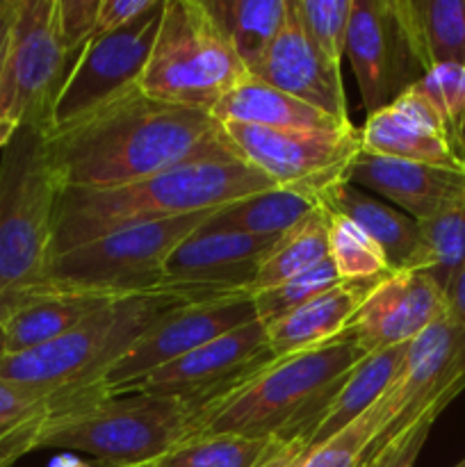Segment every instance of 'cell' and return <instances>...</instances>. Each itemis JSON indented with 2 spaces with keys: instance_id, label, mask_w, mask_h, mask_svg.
I'll return each instance as SVG.
<instances>
[{
  "instance_id": "cell-47",
  "label": "cell",
  "mask_w": 465,
  "mask_h": 467,
  "mask_svg": "<svg viewBox=\"0 0 465 467\" xmlns=\"http://www.w3.org/2000/svg\"><path fill=\"white\" fill-rule=\"evenodd\" d=\"M454 467H465V459H463V461H459V463H456Z\"/></svg>"
},
{
  "instance_id": "cell-38",
  "label": "cell",
  "mask_w": 465,
  "mask_h": 467,
  "mask_svg": "<svg viewBox=\"0 0 465 467\" xmlns=\"http://www.w3.org/2000/svg\"><path fill=\"white\" fill-rule=\"evenodd\" d=\"M98 5L100 0H55L59 36L73 64L94 36Z\"/></svg>"
},
{
  "instance_id": "cell-34",
  "label": "cell",
  "mask_w": 465,
  "mask_h": 467,
  "mask_svg": "<svg viewBox=\"0 0 465 467\" xmlns=\"http://www.w3.org/2000/svg\"><path fill=\"white\" fill-rule=\"evenodd\" d=\"M351 5L354 0H292V12L301 30L328 59V64L340 71L346 48V32H349Z\"/></svg>"
},
{
  "instance_id": "cell-30",
  "label": "cell",
  "mask_w": 465,
  "mask_h": 467,
  "mask_svg": "<svg viewBox=\"0 0 465 467\" xmlns=\"http://www.w3.org/2000/svg\"><path fill=\"white\" fill-rule=\"evenodd\" d=\"M418 249L406 269L424 272L447 295L465 267V196L427 222H418Z\"/></svg>"
},
{
  "instance_id": "cell-20",
  "label": "cell",
  "mask_w": 465,
  "mask_h": 467,
  "mask_svg": "<svg viewBox=\"0 0 465 467\" xmlns=\"http://www.w3.org/2000/svg\"><path fill=\"white\" fill-rule=\"evenodd\" d=\"M346 181L392 201L415 222H427L465 196V169L386 158L365 150L354 158Z\"/></svg>"
},
{
  "instance_id": "cell-37",
  "label": "cell",
  "mask_w": 465,
  "mask_h": 467,
  "mask_svg": "<svg viewBox=\"0 0 465 467\" xmlns=\"http://www.w3.org/2000/svg\"><path fill=\"white\" fill-rule=\"evenodd\" d=\"M377 409V406H374ZM374 409L360 415L356 422L342 429L340 433L331 436L328 441L319 442L310 450L304 467H360L365 450L377 429V415Z\"/></svg>"
},
{
  "instance_id": "cell-15",
  "label": "cell",
  "mask_w": 465,
  "mask_h": 467,
  "mask_svg": "<svg viewBox=\"0 0 465 467\" xmlns=\"http://www.w3.org/2000/svg\"><path fill=\"white\" fill-rule=\"evenodd\" d=\"M345 57L367 114L390 105L424 76L395 0H354Z\"/></svg>"
},
{
  "instance_id": "cell-31",
  "label": "cell",
  "mask_w": 465,
  "mask_h": 467,
  "mask_svg": "<svg viewBox=\"0 0 465 467\" xmlns=\"http://www.w3.org/2000/svg\"><path fill=\"white\" fill-rule=\"evenodd\" d=\"M324 260H328V214L317 208L269 249L249 292L255 295L281 285L287 278L299 276Z\"/></svg>"
},
{
  "instance_id": "cell-17",
  "label": "cell",
  "mask_w": 465,
  "mask_h": 467,
  "mask_svg": "<svg viewBox=\"0 0 465 467\" xmlns=\"http://www.w3.org/2000/svg\"><path fill=\"white\" fill-rule=\"evenodd\" d=\"M447 315V295L418 269H392L365 295L349 324L363 354L408 345Z\"/></svg>"
},
{
  "instance_id": "cell-43",
  "label": "cell",
  "mask_w": 465,
  "mask_h": 467,
  "mask_svg": "<svg viewBox=\"0 0 465 467\" xmlns=\"http://www.w3.org/2000/svg\"><path fill=\"white\" fill-rule=\"evenodd\" d=\"M447 315L465 328V267L447 290Z\"/></svg>"
},
{
  "instance_id": "cell-28",
  "label": "cell",
  "mask_w": 465,
  "mask_h": 467,
  "mask_svg": "<svg viewBox=\"0 0 465 467\" xmlns=\"http://www.w3.org/2000/svg\"><path fill=\"white\" fill-rule=\"evenodd\" d=\"M319 208L317 199L301 192L272 187L217 208L203 223V231H231L255 237H278L304 222Z\"/></svg>"
},
{
  "instance_id": "cell-44",
  "label": "cell",
  "mask_w": 465,
  "mask_h": 467,
  "mask_svg": "<svg viewBox=\"0 0 465 467\" xmlns=\"http://www.w3.org/2000/svg\"><path fill=\"white\" fill-rule=\"evenodd\" d=\"M14 130H16V123L12 121H5V119H0V150L7 146V141L12 140Z\"/></svg>"
},
{
  "instance_id": "cell-41",
  "label": "cell",
  "mask_w": 465,
  "mask_h": 467,
  "mask_svg": "<svg viewBox=\"0 0 465 467\" xmlns=\"http://www.w3.org/2000/svg\"><path fill=\"white\" fill-rule=\"evenodd\" d=\"M310 450L313 445L308 436H294L290 441L278 442L255 467H304Z\"/></svg>"
},
{
  "instance_id": "cell-40",
  "label": "cell",
  "mask_w": 465,
  "mask_h": 467,
  "mask_svg": "<svg viewBox=\"0 0 465 467\" xmlns=\"http://www.w3.org/2000/svg\"><path fill=\"white\" fill-rule=\"evenodd\" d=\"M158 0H100L98 16H96L94 36L109 35L114 30H121L137 16L149 12ZM91 36V39H94Z\"/></svg>"
},
{
  "instance_id": "cell-36",
  "label": "cell",
  "mask_w": 465,
  "mask_h": 467,
  "mask_svg": "<svg viewBox=\"0 0 465 467\" xmlns=\"http://www.w3.org/2000/svg\"><path fill=\"white\" fill-rule=\"evenodd\" d=\"M415 89L422 91L440 114L451 146L465 160V67L463 64H442L424 73Z\"/></svg>"
},
{
  "instance_id": "cell-7",
  "label": "cell",
  "mask_w": 465,
  "mask_h": 467,
  "mask_svg": "<svg viewBox=\"0 0 465 467\" xmlns=\"http://www.w3.org/2000/svg\"><path fill=\"white\" fill-rule=\"evenodd\" d=\"M246 73L205 0H164L158 36L137 87L155 100L212 117L219 100Z\"/></svg>"
},
{
  "instance_id": "cell-19",
  "label": "cell",
  "mask_w": 465,
  "mask_h": 467,
  "mask_svg": "<svg viewBox=\"0 0 465 467\" xmlns=\"http://www.w3.org/2000/svg\"><path fill=\"white\" fill-rule=\"evenodd\" d=\"M249 73L340 121L351 123L342 71L331 67L328 59L315 48L308 35L301 30L294 12H290L281 35L249 68Z\"/></svg>"
},
{
  "instance_id": "cell-42",
  "label": "cell",
  "mask_w": 465,
  "mask_h": 467,
  "mask_svg": "<svg viewBox=\"0 0 465 467\" xmlns=\"http://www.w3.org/2000/svg\"><path fill=\"white\" fill-rule=\"evenodd\" d=\"M16 7H18V0H0V82H3L5 64H7V55H9V44H12Z\"/></svg>"
},
{
  "instance_id": "cell-45",
  "label": "cell",
  "mask_w": 465,
  "mask_h": 467,
  "mask_svg": "<svg viewBox=\"0 0 465 467\" xmlns=\"http://www.w3.org/2000/svg\"><path fill=\"white\" fill-rule=\"evenodd\" d=\"M5 356V333H3V327H0V358Z\"/></svg>"
},
{
  "instance_id": "cell-29",
  "label": "cell",
  "mask_w": 465,
  "mask_h": 467,
  "mask_svg": "<svg viewBox=\"0 0 465 467\" xmlns=\"http://www.w3.org/2000/svg\"><path fill=\"white\" fill-rule=\"evenodd\" d=\"M246 71L285 27L292 0H205Z\"/></svg>"
},
{
  "instance_id": "cell-8",
  "label": "cell",
  "mask_w": 465,
  "mask_h": 467,
  "mask_svg": "<svg viewBox=\"0 0 465 467\" xmlns=\"http://www.w3.org/2000/svg\"><path fill=\"white\" fill-rule=\"evenodd\" d=\"M214 210L121 228L50 260L41 292L123 299L162 285L164 265L181 242L199 231Z\"/></svg>"
},
{
  "instance_id": "cell-4",
  "label": "cell",
  "mask_w": 465,
  "mask_h": 467,
  "mask_svg": "<svg viewBox=\"0 0 465 467\" xmlns=\"http://www.w3.org/2000/svg\"><path fill=\"white\" fill-rule=\"evenodd\" d=\"M59 187L46 132L16 126L0 160V327L44 287Z\"/></svg>"
},
{
  "instance_id": "cell-39",
  "label": "cell",
  "mask_w": 465,
  "mask_h": 467,
  "mask_svg": "<svg viewBox=\"0 0 465 467\" xmlns=\"http://www.w3.org/2000/svg\"><path fill=\"white\" fill-rule=\"evenodd\" d=\"M440 413L442 410L438 409L424 413L413 427L406 429L401 436H397L390 445L383 447V450L363 467H415L419 451H422L424 442H427L429 438V431H431L433 422H436Z\"/></svg>"
},
{
  "instance_id": "cell-35",
  "label": "cell",
  "mask_w": 465,
  "mask_h": 467,
  "mask_svg": "<svg viewBox=\"0 0 465 467\" xmlns=\"http://www.w3.org/2000/svg\"><path fill=\"white\" fill-rule=\"evenodd\" d=\"M337 283H342V278L337 276L336 267H333L331 258H328L324 260L322 265H317V267L299 274V276L287 278L281 285L255 292V315H258V319L263 324H272L276 322V319L285 317L292 310L301 308L304 304L313 301L315 296L324 295L326 290L336 287Z\"/></svg>"
},
{
  "instance_id": "cell-21",
  "label": "cell",
  "mask_w": 465,
  "mask_h": 467,
  "mask_svg": "<svg viewBox=\"0 0 465 467\" xmlns=\"http://www.w3.org/2000/svg\"><path fill=\"white\" fill-rule=\"evenodd\" d=\"M103 383L87 388H35L0 379V467L39 450V438L50 418L71 406L105 395Z\"/></svg>"
},
{
  "instance_id": "cell-32",
  "label": "cell",
  "mask_w": 465,
  "mask_h": 467,
  "mask_svg": "<svg viewBox=\"0 0 465 467\" xmlns=\"http://www.w3.org/2000/svg\"><path fill=\"white\" fill-rule=\"evenodd\" d=\"M281 438H246L235 433L190 436L158 459L114 467H255Z\"/></svg>"
},
{
  "instance_id": "cell-13",
  "label": "cell",
  "mask_w": 465,
  "mask_h": 467,
  "mask_svg": "<svg viewBox=\"0 0 465 467\" xmlns=\"http://www.w3.org/2000/svg\"><path fill=\"white\" fill-rule=\"evenodd\" d=\"M255 319L258 315L251 292L178 306L146 328L123 358L105 374V390L109 395H121L155 369Z\"/></svg>"
},
{
  "instance_id": "cell-24",
  "label": "cell",
  "mask_w": 465,
  "mask_h": 467,
  "mask_svg": "<svg viewBox=\"0 0 465 467\" xmlns=\"http://www.w3.org/2000/svg\"><path fill=\"white\" fill-rule=\"evenodd\" d=\"M408 345H397L390 347V349L365 354L354 365V369L342 379L331 404L324 409L322 418L315 424L313 433L308 436L310 445L315 447L340 433L342 429L356 422L360 415L372 410L390 392V388L395 386L397 377L401 372Z\"/></svg>"
},
{
  "instance_id": "cell-5",
  "label": "cell",
  "mask_w": 465,
  "mask_h": 467,
  "mask_svg": "<svg viewBox=\"0 0 465 467\" xmlns=\"http://www.w3.org/2000/svg\"><path fill=\"white\" fill-rule=\"evenodd\" d=\"M199 304L190 292L160 285L144 295L112 299L57 340L0 358V379L35 388H87L123 358L137 337L169 310Z\"/></svg>"
},
{
  "instance_id": "cell-3",
  "label": "cell",
  "mask_w": 465,
  "mask_h": 467,
  "mask_svg": "<svg viewBox=\"0 0 465 467\" xmlns=\"http://www.w3.org/2000/svg\"><path fill=\"white\" fill-rule=\"evenodd\" d=\"M363 356L346 328L326 345L272 360L222 400L196 410L191 436L235 433L281 441L310 436L342 379Z\"/></svg>"
},
{
  "instance_id": "cell-27",
  "label": "cell",
  "mask_w": 465,
  "mask_h": 467,
  "mask_svg": "<svg viewBox=\"0 0 465 467\" xmlns=\"http://www.w3.org/2000/svg\"><path fill=\"white\" fill-rule=\"evenodd\" d=\"M112 299L68 292H41L18 306L3 324L5 356L23 354L67 336L82 319Z\"/></svg>"
},
{
  "instance_id": "cell-10",
  "label": "cell",
  "mask_w": 465,
  "mask_h": 467,
  "mask_svg": "<svg viewBox=\"0 0 465 467\" xmlns=\"http://www.w3.org/2000/svg\"><path fill=\"white\" fill-rule=\"evenodd\" d=\"M71 68L59 36L55 0H18L0 82V119L48 132Z\"/></svg>"
},
{
  "instance_id": "cell-26",
  "label": "cell",
  "mask_w": 465,
  "mask_h": 467,
  "mask_svg": "<svg viewBox=\"0 0 465 467\" xmlns=\"http://www.w3.org/2000/svg\"><path fill=\"white\" fill-rule=\"evenodd\" d=\"M422 71L465 67V0H395Z\"/></svg>"
},
{
  "instance_id": "cell-6",
  "label": "cell",
  "mask_w": 465,
  "mask_h": 467,
  "mask_svg": "<svg viewBox=\"0 0 465 467\" xmlns=\"http://www.w3.org/2000/svg\"><path fill=\"white\" fill-rule=\"evenodd\" d=\"M194 409L178 397L105 395L48 420L39 450L82 451L108 465H140L191 436Z\"/></svg>"
},
{
  "instance_id": "cell-22",
  "label": "cell",
  "mask_w": 465,
  "mask_h": 467,
  "mask_svg": "<svg viewBox=\"0 0 465 467\" xmlns=\"http://www.w3.org/2000/svg\"><path fill=\"white\" fill-rule=\"evenodd\" d=\"M219 123H251V126L274 128V130H308V132H349L354 123L340 121L269 82L246 73L235 87L212 109Z\"/></svg>"
},
{
  "instance_id": "cell-23",
  "label": "cell",
  "mask_w": 465,
  "mask_h": 467,
  "mask_svg": "<svg viewBox=\"0 0 465 467\" xmlns=\"http://www.w3.org/2000/svg\"><path fill=\"white\" fill-rule=\"evenodd\" d=\"M372 285L374 283L342 281L301 308L287 313L285 317L264 324L274 358L315 349L342 336Z\"/></svg>"
},
{
  "instance_id": "cell-12",
  "label": "cell",
  "mask_w": 465,
  "mask_h": 467,
  "mask_svg": "<svg viewBox=\"0 0 465 467\" xmlns=\"http://www.w3.org/2000/svg\"><path fill=\"white\" fill-rule=\"evenodd\" d=\"M164 0H158L149 12L126 27L94 36L87 44L64 82L48 130L68 126L140 85L158 36Z\"/></svg>"
},
{
  "instance_id": "cell-14",
  "label": "cell",
  "mask_w": 465,
  "mask_h": 467,
  "mask_svg": "<svg viewBox=\"0 0 465 467\" xmlns=\"http://www.w3.org/2000/svg\"><path fill=\"white\" fill-rule=\"evenodd\" d=\"M272 360L276 358L269 349L267 328L260 319H255L155 369L121 395L144 392V395L178 397L196 413L203 406L222 400Z\"/></svg>"
},
{
  "instance_id": "cell-33",
  "label": "cell",
  "mask_w": 465,
  "mask_h": 467,
  "mask_svg": "<svg viewBox=\"0 0 465 467\" xmlns=\"http://www.w3.org/2000/svg\"><path fill=\"white\" fill-rule=\"evenodd\" d=\"M324 210V208H322ZM326 213V210H324ZM328 214V258L337 276L346 283H377L392 272V265L381 246L351 219Z\"/></svg>"
},
{
  "instance_id": "cell-9",
  "label": "cell",
  "mask_w": 465,
  "mask_h": 467,
  "mask_svg": "<svg viewBox=\"0 0 465 467\" xmlns=\"http://www.w3.org/2000/svg\"><path fill=\"white\" fill-rule=\"evenodd\" d=\"M465 390V328L442 315L419 333L406 351L395 386L377 404V429L360 467L397 436L413 427L424 413L445 410Z\"/></svg>"
},
{
  "instance_id": "cell-11",
  "label": "cell",
  "mask_w": 465,
  "mask_h": 467,
  "mask_svg": "<svg viewBox=\"0 0 465 467\" xmlns=\"http://www.w3.org/2000/svg\"><path fill=\"white\" fill-rule=\"evenodd\" d=\"M222 130L242 162L263 171L276 187L308 196L346 181L351 162L360 153L358 128L349 132H308L222 123Z\"/></svg>"
},
{
  "instance_id": "cell-2",
  "label": "cell",
  "mask_w": 465,
  "mask_h": 467,
  "mask_svg": "<svg viewBox=\"0 0 465 467\" xmlns=\"http://www.w3.org/2000/svg\"><path fill=\"white\" fill-rule=\"evenodd\" d=\"M272 187L263 171L242 160H201L100 190L59 187L53 258L121 228L208 213Z\"/></svg>"
},
{
  "instance_id": "cell-1",
  "label": "cell",
  "mask_w": 465,
  "mask_h": 467,
  "mask_svg": "<svg viewBox=\"0 0 465 467\" xmlns=\"http://www.w3.org/2000/svg\"><path fill=\"white\" fill-rule=\"evenodd\" d=\"M46 149L59 185L82 190L128 185L201 160H240L210 114L155 100L140 87L48 130Z\"/></svg>"
},
{
  "instance_id": "cell-46",
  "label": "cell",
  "mask_w": 465,
  "mask_h": 467,
  "mask_svg": "<svg viewBox=\"0 0 465 467\" xmlns=\"http://www.w3.org/2000/svg\"><path fill=\"white\" fill-rule=\"evenodd\" d=\"M87 467H114V465H108V463H96V465H87Z\"/></svg>"
},
{
  "instance_id": "cell-25",
  "label": "cell",
  "mask_w": 465,
  "mask_h": 467,
  "mask_svg": "<svg viewBox=\"0 0 465 467\" xmlns=\"http://www.w3.org/2000/svg\"><path fill=\"white\" fill-rule=\"evenodd\" d=\"M315 199H317L319 208L351 219L360 231L367 233L388 255L392 269L408 267L419 242L415 219H410L404 213H397V208L374 199V196L365 194L360 187H356L349 181H340L326 187Z\"/></svg>"
},
{
  "instance_id": "cell-18",
  "label": "cell",
  "mask_w": 465,
  "mask_h": 467,
  "mask_svg": "<svg viewBox=\"0 0 465 467\" xmlns=\"http://www.w3.org/2000/svg\"><path fill=\"white\" fill-rule=\"evenodd\" d=\"M358 135L365 153L465 169V160L451 146L438 109L415 87L386 108L367 114Z\"/></svg>"
},
{
  "instance_id": "cell-16",
  "label": "cell",
  "mask_w": 465,
  "mask_h": 467,
  "mask_svg": "<svg viewBox=\"0 0 465 467\" xmlns=\"http://www.w3.org/2000/svg\"><path fill=\"white\" fill-rule=\"evenodd\" d=\"M278 240L199 228L169 255L162 285L190 292L196 301L249 292L264 255Z\"/></svg>"
}]
</instances>
